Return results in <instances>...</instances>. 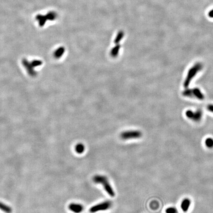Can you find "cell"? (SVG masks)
I'll list each match as a JSON object with an SVG mask.
<instances>
[{
    "mask_svg": "<svg viewBox=\"0 0 213 213\" xmlns=\"http://www.w3.org/2000/svg\"><path fill=\"white\" fill-rule=\"evenodd\" d=\"M183 95L187 97H195L199 100H203L204 95L199 89L195 88L193 89H187L183 92Z\"/></svg>",
    "mask_w": 213,
    "mask_h": 213,
    "instance_id": "obj_3",
    "label": "cell"
},
{
    "mask_svg": "<svg viewBox=\"0 0 213 213\" xmlns=\"http://www.w3.org/2000/svg\"><path fill=\"white\" fill-rule=\"evenodd\" d=\"M0 209L6 213H11L12 212L11 208L1 202H0Z\"/></svg>",
    "mask_w": 213,
    "mask_h": 213,
    "instance_id": "obj_13",
    "label": "cell"
},
{
    "mask_svg": "<svg viewBox=\"0 0 213 213\" xmlns=\"http://www.w3.org/2000/svg\"><path fill=\"white\" fill-rule=\"evenodd\" d=\"M186 116L188 119L194 122H199L202 119L203 112L201 110H197L195 112L187 110L186 112Z\"/></svg>",
    "mask_w": 213,
    "mask_h": 213,
    "instance_id": "obj_6",
    "label": "cell"
},
{
    "mask_svg": "<svg viewBox=\"0 0 213 213\" xmlns=\"http://www.w3.org/2000/svg\"><path fill=\"white\" fill-rule=\"evenodd\" d=\"M150 208H151L153 210H156V209H157V208H159V203L156 201H153V202H152V203H150Z\"/></svg>",
    "mask_w": 213,
    "mask_h": 213,
    "instance_id": "obj_16",
    "label": "cell"
},
{
    "mask_svg": "<svg viewBox=\"0 0 213 213\" xmlns=\"http://www.w3.org/2000/svg\"><path fill=\"white\" fill-rule=\"evenodd\" d=\"M124 36V32L123 31H119L116 35V37L114 40V43L116 44H119V42L122 41Z\"/></svg>",
    "mask_w": 213,
    "mask_h": 213,
    "instance_id": "obj_11",
    "label": "cell"
},
{
    "mask_svg": "<svg viewBox=\"0 0 213 213\" xmlns=\"http://www.w3.org/2000/svg\"><path fill=\"white\" fill-rule=\"evenodd\" d=\"M142 136V132L139 130H130L122 132L120 136L122 139L127 140L141 138Z\"/></svg>",
    "mask_w": 213,
    "mask_h": 213,
    "instance_id": "obj_5",
    "label": "cell"
},
{
    "mask_svg": "<svg viewBox=\"0 0 213 213\" xmlns=\"http://www.w3.org/2000/svg\"><path fill=\"white\" fill-rule=\"evenodd\" d=\"M120 45L119 44H116L115 46L113 47L110 51V55L113 58L118 57L119 55L120 49Z\"/></svg>",
    "mask_w": 213,
    "mask_h": 213,
    "instance_id": "obj_9",
    "label": "cell"
},
{
    "mask_svg": "<svg viewBox=\"0 0 213 213\" xmlns=\"http://www.w3.org/2000/svg\"><path fill=\"white\" fill-rule=\"evenodd\" d=\"M92 180L94 183L102 184L106 192L110 196H115V192L106 176L104 175H96L93 177Z\"/></svg>",
    "mask_w": 213,
    "mask_h": 213,
    "instance_id": "obj_1",
    "label": "cell"
},
{
    "mask_svg": "<svg viewBox=\"0 0 213 213\" xmlns=\"http://www.w3.org/2000/svg\"><path fill=\"white\" fill-rule=\"evenodd\" d=\"M112 202L109 200L101 202L100 203L94 205L90 208L89 212L91 213H95L100 211L107 210L112 206Z\"/></svg>",
    "mask_w": 213,
    "mask_h": 213,
    "instance_id": "obj_4",
    "label": "cell"
},
{
    "mask_svg": "<svg viewBox=\"0 0 213 213\" xmlns=\"http://www.w3.org/2000/svg\"><path fill=\"white\" fill-rule=\"evenodd\" d=\"M69 209L75 213H81L83 211V206L81 204L72 203L69 205Z\"/></svg>",
    "mask_w": 213,
    "mask_h": 213,
    "instance_id": "obj_7",
    "label": "cell"
},
{
    "mask_svg": "<svg viewBox=\"0 0 213 213\" xmlns=\"http://www.w3.org/2000/svg\"><path fill=\"white\" fill-rule=\"evenodd\" d=\"M208 17H209L213 18V9L211 10L210 11H209V13H208Z\"/></svg>",
    "mask_w": 213,
    "mask_h": 213,
    "instance_id": "obj_18",
    "label": "cell"
},
{
    "mask_svg": "<svg viewBox=\"0 0 213 213\" xmlns=\"http://www.w3.org/2000/svg\"><path fill=\"white\" fill-rule=\"evenodd\" d=\"M191 201L189 198H185L181 203V208L184 212H187L191 205Z\"/></svg>",
    "mask_w": 213,
    "mask_h": 213,
    "instance_id": "obj_8",
    "label": "cell"
},
{
    "mask_svg": "<svg viewBox=\"0 0 213 213\" xmlns=\"http://www.w3.org/2000/svg\"><path fill=\"white\" fill-rule=\"evenodd\" d=\"M85 145L82 143H79L76 146L75 150L76 153L79 154H82L85 152Z\"/></svg>",
    "mask_w": 213,
    "mask_h": 213,
    "instance_id": "obj_12",
    "label": "cell"
},
{
    "mask_svg": "<svg viewBox=\"0 0 213 213\" xmlns=\"http://www.w3.org/2000/svg\"><path fill=\"white\" fill-rule=\"evenodd\" d=\"M166 213H178V210L175 207H169L166 208Z\"/></svg>",
    "mask_w": 213,
    "mask_h": 213,
    "instance_id": "obj_15",
    "label": "cell"
},
{
    "mask_svg": "<svg viewBox=\"0 0 213 213\" xmlns=\"http://www.w3.org/2000/svg\"><path fill=\"white\" fill-rule=\"evenodd\" d=\"M205 144L207 148L209 149H212L213 148V138L211 137L207 138L205 140Z\"/></svg>",
    "mask_w": 213,
    "mask_h": 213,
    "instance_id": "obj_14",
    "label": "cell"
},
{
    "mask_svg": "<svg viewBox=\"0 0 213 213\" xmlns=\"http://www.w3.org/2000/svg\"><path fill=\"white\" fill-rule=\"evenodd\" d=\"M65 52V48L64 47H61L58 48L54 52V56L55 57L58 59L63 56Z\"/></svg>",
    "mask_w": 213,
    "mask_h": 213,
    "instance_id": "obj_10",
    "label": "cell"
},
{
    "mask_svg": "<svg viewBox=\"0 0 213 213\" xmlns=\"http://www.w3.org/2000/svg\"><path fill=\"white\" fill-rule=\"evenodd\" d=\"M203 67V66L200 62L195 63L193 67H191V68L188 71L187 76L184 82V88H188L193 78H194L195 76L196 75V74L202 70Z\"/></svg>",
    "mask_w": 213,
    "mask_h": 213,
    "instance_id": "obj_2",
    "label": "cell"
},
{
    "mask_svg": "<svg viewBox=\"0 0 213 213\" xmlns=\"http://www.w3.org/2000/svg\"><path fill=\"white\" fill-rule=\"evenodd\" d=\"M207 109L209 112L212 113H213V105L211 104V105H209L207 106Z\"/></svg>",
    "mask_w": 213,
    "mask_h": 213,
    "instance_id": "obj_17",
    "label": "cell"
}]
</instances>
